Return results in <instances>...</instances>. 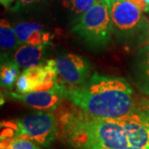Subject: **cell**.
Instances as JSON below:
<instances>
[{
    "label": "cell",
    "mask_w": 149,
    "mask_h": 149,
    "mask_svg": "<svg viewBox=\"0 0 149 149\" xmlns=\"http://www.w3.org/2000/svg\"><path fill=\"white\" fill-rule=\"evenodd\" d=\"M55 111L57 136L73 148L124 149L129 146L124 129L115 118L92 116L70 102H63Z\"/></svg>",
    "instance_id": "6da1fadb"
},
{
    "label": "cell",
    "mask_w": 149,
    "mask_h": 149,
    "mask_svg": "<svg viewBox=\"0 0 149 149\" xmlns=\"http://www.w3.org/2000/svg\"><path fill=\"white\" fill-rule=\"evenodd\" d=\"M65 100L88 114L117 118L137 109L130 85L122 78L94 74L82 85L66 89Z\"/></svg>",
    "instance_id": "7a4b0ae2"
},
{
    "label": "cell",
    "mask_w": 149,
    "mask_h": 149,
    "mask_svg": "<svg viewBox=\"0 0 149 149\" xmlns=\"http://www.w3.org/2000/svg\"><path fill=\"white\" fill-rule=\"evenodd\" d=\"M0 139H25L47 147L57 137V121L52 112H40L1 122Z\"/></svg>",
    "instance_id": "3957f363"
},
{
    "label": "cell",
    "mask_w": 149,
    "mask_h": 149,
    "mask_svg": "<svg viewBox=\"0 0 149 149\" xmlns=\"http://www.w3.org/2000/svg\"><path fill=\"white\" fill-rule=\"evenodd\" d=\"M71 31L92 47H104L111 42L113 24L105 0H97Z\"/></svg>",
    "instance_id": "277c9868"
},
{
    "label": "cell",
    "mask_w": 149,
    "mask_h": 149,
    "mask_svg": "<svg viewBox=\"0 0 149 149\" xmlns=\"http://www.w3.org/2000/svg\"><path fill=\"white\" fill-rule=\"evenodd\" d=\"M113 33L123 39H131L148 32V21L143 13L128 0H105Z\"/></svg>",
    "instance_id": "5b68a950"
},
{
    "label": "cell",
    "mask_w": 149,
    "mask_h": 149,
    "mask_svg": "<svg viewBox=\"0 0 149 149\" xmlns=\"http://www.w3.org/2000/svg\"><path fill=\"white\" fill-rule=\"evenodd\" d=\"M58 80L55 59H50L43 64L25 69L19 74L15 87L17 93L26 94L52 89Z\"/></svg>",
    "instance_id": "8992f818"
},
{
    "label": "cell",
    "mask_w": 149,
    "mask_h": 149,
    "mask_svg": "<svg viewBox=\"0 0 149 149\" xmlns=\"http://www.w3.org/2000/svg\"><path fill=\"white\" fill-rule=\"evenodd\" d=\"M59 83L66 89L82 85L91 76L88 60L79 55L69 53L55 59Z\"/></svg>",
    "instance_id": "52a82bcc"
},
{
    "label": "cell",
    "mask_w": 149,
    "mask_h": 149,
    "mask_svg": "<svg viewBox=\"0 0 149 149\" xmlns=\"http://www.w3.org/2000/svg\"><path fill=\"white\" fill-rule=\"evenodd\" d=\"M65 88L58 83L52 89L26 94L12 92L11 96L27 106L43 111H55L63 103Z\"/></svg>",
    "instance_id": "ba28073f"
},
{
    "label": "cell",
    "mask_w": 149,
    "mask_h": 149,
    "mask_svg": "<svg viewBox=\"0 0 149 149\" xmlns=\"http://www.w3.org/2000/svg\"><path fill=\"white\" fill-rule=\"evenodd\" d=\"M124 129L129 146L149 147V115L143 111H135L115 118Z\"/></svg>",
    "instance_id": "9c48e42d"
},
{
    "label": "cell",
    "mask_w": 149,
    "mask_h": 149,
    "mask_svg": "<svg viewBox=\"0 0 149 149\" xmlns=\"http://www.w3.org/2000/svg\"><path fill=\"white\" fill-rule=\"evenodd\" d=\"M97 0H56L53 3L56 18L61 22L74 25Z\"/></svg>",
    "instance_id": "30bf717a"
},
{
    "label": "cell",
    "mask_w": 149,
    "mask_h": 149,
    "mask_svg": "<svg viewBox=\"0 0 149 149\" xmlns=\"http://www.w3.org/2000/svg\"><path fill=\"white\" fill-rule=\"evenodd\" d=\"M51 44L21 45L13 54V61L22 68H30L47 62L50 54Z\"/></svg>",
    "instance_id": "8fae6325"
},
{
    "label": "cell",
    "mask_w": 149,
    "mask_h": 149,
    "mask_svg": "<svg viewBox=\"0 0 149 149\" xmlns=\"http://www.w3.org/2000/svg\"><path fill=\"white\" fill-rule=\"evenodd\" d=\"M18 42L21 45L51 44L52 33L44 26L33 22H22L15 26Z\"/></svg>",
    "instance_id": "7c38bea8"
},
{
    "label": "cell",
    "mask_w": 149,
    "mask_h": 149,
    "mask_svg": "<svg viewBox=\"0 0 149 149\" xmlns=\"http://www.w3.org/2000/svg\"><path fill=\"white\" fill-rule=\"evenodd\" d=\"M0 47L2 51L1 59H10L16 50L20 47L15 27H12L10 22L6 19L0 21Z\"/></svg>",
    "instance_id": "4fadbf2b"
},
{
    "label": "cell",
    "mask_w": 149,
    "mask_h": 149,
    "mask_svg": "<svg viewBox=\"0 0 149 149\" xmlns=\"http://www.w3.org/2000/svg\"><path fill=\"white\" fill-rule=\"evenodd\" d=\"M52 5V0H16L10 10L19 15L37 16L47 13Z\"/></svg>",
    "instance_id": "5bb4252c"
},
{
    "label": "cell",
    "mask_w": 149,
    "mask_h": 149,
    "mask_svg": "<svg viewBox=\"0 0 149 149\" xmlns=\"http://www.w3.org/2000/svg\"><path fill=\"white\" fill-rule=\"evenodd\" d=\"M19 68L20 66L13 61V59H1L0 83L2 88L8 91L13 88L19 76Z\"/></svg>",
    "instance_id": "9a60e30c"
},
{
    "label": "cell",
    "mask_w": 149,
    "mask_h": 149,
    "mask_svg": "<svg viewBox=\"0 0 149 149\" xmlns=\"http://www.w3.org/2000/svg\"><path fill=\"white\" fill-rule=\"evenodd\" d=\"M140 60L139 62V72L142 89L149 94V47H145L139 53Z\"/></svg>",
    "instance_id": "2e32d148"
},
{
    "label": "cell",
    "mask_w": 149,
    "mask_h": 149,
    "mask_svg": "<svg viewBox=\"0 0 149 149\" xmlns=\"http://www.w3.org/2000/svg\"><path fill=\"white\" fill-rule=\"evenodd\" d=\"M0 148L3 149H41L35 142L25 139H2Z\"/></svg>",
    "instance_id": "e0dca14e"
},
{
    "label": "cell",
    "mask_w": 149,
    "mask_h": 149,
    "mask_svg": "<svg viewBox=\"0 0 149 149\" xmlns=\"http://www.w3.org/2000/svg\"><path fill=\"white\" fill-rule=\"evenodd\" d=\"M137 109L143 111L149 115V98H143L137 103Z\"/></svg>",
    "instance_id": "ac0fdd59"
},
{
    "label": "cell",
    "mask_w": 149,
    "mask_h": 149,
    "mask_svg": "<svg viewBox=\"0 0 149 149\" xmlns=\"http://www.w3.org/2000/svg\"><path fill=\"white\" fill-rule=\"evenodd\" d=\"M16 0H0L1 4L5 7V8H9Z\"/></svg>",
    "instance_id": "d6986e66"
},
{
    "label": "cell",
    "mask_w": 149,
    "mask_h": 149,
    "mask_svg": "<svg viewBox=\"0 0 149 149\" xmlns=\"http://www.w3.org/2000/svg\"><path fill=\"white\" fill-rule=\"evenodd\" d=\"M124 149H149V147H146V148H136V147H131V146H128L126 148Z\"/></svg>",
    "instance_id": "ffe728a7"
},
{
    "label": "cell",
    "mask_w": 149,
    "mask_h": 149,
    "mask_svg": "<svg viewBox=\"0 0 149 149\" xmlns=\"http://www.w3.org/2000/svg\"><path fill=\"white\" fill-rule=\"evenodd\" d=\"M148 35H149V33H148ZM148 42H149V39H148Z\"/></svg>",
    "instance_id": "44dd1931"
},
{
    "label": "cell",
    "mask_w": 149,
    "mask_h": 149,
    "mask_svg": "<svg viewBox=\"0 0 149 149\" xmlns=\"http://www.w3.org/2000/svg\"><path fill=\"white\" fill-rule=\"evenodd\" d=\"M1 149H3V148H1Z\"/></svg>",
    "instance_id": "7402d4cb"
}]
</instances>
